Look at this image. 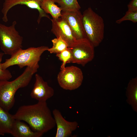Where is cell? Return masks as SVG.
<instances>
[{
    "instance_id": "cell-1",
    "label": "cell",
    "mask_w": 137,
    "mask_h": 137,
    "mask_svg": "<svg viewBox=\"0 0 137 137\" xmlns=\"http://www.w3.org/2000/svg\"><path fill=\"white\" fill-rule=\"evenodd\" d=\"M15 119L28 124L33 131L43 134L54 128L56 124L46 101L20 107L13 115Z\"/></svg>"
},
{
    "instance_id": "cell-2",
    "label": "cell",
    "mask_w": 137,
    "mask_h": 137,
    "mask_svg": "<svg viewBox=\"0 0 137 137\" xmlns=\"http://www.w3.org/2000/svg\"><path fill=\"white\" fill-rule=\"evenodd\" d=\"M39 64L27 66L23 73L14 80H0V106L9 111L15 102V95L17 90L28 85L33 76L37 71Z\"/></svg>"
},
{
    "instance_id": "cell-3",
    "label": "cell",
    "mask_w": 137,
    "mask_h": 137,
    "mask_svg": "<svg viewBox=\"0 0 137 137\" xmlns=\"http://www.w3.org/2000/svg\"><path fill=\"white\" fill-rule=\"evenodd\" d=\"M82 17L87 38L94 47L98 46L104 37L105 25L103 18L90 7L83 12Z\"/></svg>"
},
{
    "instance_id": "cell-4",
    "label": "cell",
    "mask_w": 137,
    "mask_h": 137,
    "mask_svg": "<svg viewBox=\"0 0 137 137\" xmlns=\"http://www.w3.org/2000/svg\"><path fill=\"white\" fill-rule=\"evenodd\" d=\"M49 48L47 46H43L30 47L25 49L21 48L1 63V67L5 70L14 65H18L20 68L36 65L39 64L42 54Z\"/></svg>"
},
{
    "instance_id": "cell-5",
    "label": "cell",
    "mask_w": 137,
    "mask_h": 137,
    "mask_svg": "<svg viewBox=\"0 0 137 137\" xmlns=\"http://www.w3.org/2000/svg\"><path fill=\"white\" fill-rule=\"evenodd\" d=\"M16 23L14 21L9 26L0 24V47L4 54L11 56L22 48L23 38L16 29Z\"/></svg>"
},
{
    "instance_id": "cell-6",
    "label": "cell",
    "mask_w": 137,
    "mask_h": 137,
    "mask_svg": "<svg viewBox=\"0 0 137 137\" xmlns=\"http://www.w3.org/2000/svg\"><path fill=\"white\" fill-rule=\"evenodd\" d=\"M69 48L72 56L71 63L83 66L94 59V47L87 38L77 40L75 43Z\"/></svg>"
},
{
    "instance_id": "cell-7",
    "label": "cell",
    "mask_w": 137,
    "mask_h": 137,
    "mask_svg": "<svg viewBox=\"0 0 137 137\" xmlns=\"http://www.w3.org/2000/svg\"><path fill=\"white\" fill-rule=\"evenodd\" d=\"M82 72L75 66L65 67L60 70L57 77L60 86L65 90H72L77 89L81 85L83 80Z\"/></svg>"
},
{
    "instance_id": "cell-8",
    "label": "cell",
    "mask_w": 137,
    "mask_h": 137,
    "mask_svg": "<svg viewBox=\"0 0 137 137\" xmlns=\"http://www.w3.org/2000/svg\"><path fill=\"white\" fill-rule=\"evenodd\" d=\"M61 14V17L66 21L76 40L87 38L83 25L82 14L79 10L62 11Z\"/></svg>"
},
{
    "instance_id": "cell-9",
    "label": "cell",
    "mask_w": 137,
    "mask_h": 137,
    "mask_svg": "<svg viewBox=\"0 0 137 137\" xmlns=\"http://www.w3.org/2000/svg\"><path fill=\"white\" fill-rule=\"evenodd\" d=\"M1 12L3 14L2 19L7 22L8 19L7 14L9 11L12 7L18 5H25L29 8L37 10L39 12L37 22L39 24L42 18L45 17L50 19L49 16L41 7L42 0H4Z\"/></svg>"
},
{
    "instance_id": "cell-10",
    "label": "cell",
    "mask_w": 137,
    "mask_h": 137,
    "mask_svg": "<svg viewBox=\"0 0 137 137\" xmlns=\"http://www.w3.org/2000/svg\"><path fill=\"white\" fill-rule=\"evenodd\" d=\"M50 20L52 22L51 31L57 38L61 37L67 43L69 47L73 45L77 40L65 20L61 17Z\"/></svg>"
},
{
    "instance_id": "cell-11",
    "label": "cell",
    "mask_w": 137,
    "mask_h": 137,
    "mask_svg": "<svg viewBox=\"0 0 137 137\" xmlns=\"http://www.w3.org/2000/svg\"><path fill=\"white\" fill-rule=\"evenodd\" d=\"M35 78V82L30 96L38 101H46L53 96L54 90L39 74H36Z\"/></svg>"
},
{
    "instance_id": "cell-12",
    "label": "cell",
    "mask_w": 137,
    "mask_h": 137,
    "mask_svg": "<svg viewBox=\"0 0 137 137\" xmlns=\"http://www.w3.org/2000/svg\"><path fill=\"white\" fill-rule=\"evenodd\" d=\"M57 126L55 137H68L71 136L72 132L78 127V124L75 121L69 122L66 120L61 112L56 109L52 112Z\"/></svg>"
},
{
    "instance_id": "cell-13",
    "label": "cell",
    "mask_w": 137,
    "mask_h": 137,
    "mask_svg": "<svg viewBox=\"0 0 137 137\" xmlns=\"http://www.w3.org/2000/svg\"><path fill=\"white\" fill-rule=\"evenodd\" d=\"M30 127L21 121L15 119L11 134L15 137H40L43 135Z\"/></svg>"
},
{
    "instance_id": "cell-14",
    "label": "cell",
    "mask_w": 137,
    "mask_h": 137,
    "mask_svg": "<svg viewBox=\"0 0 137 137\" xmlns=\"http://www.w3.org/2000/svg\"><path fill=\"white\" fill-rule=\"evenodd\" d=\"M0 106V135L11 134L15 119L13 115Z\"/></svg>"
},
{
    "instance_id": "cell-15",
    "label": "cell",
    "mask_w": 137,
    "mask_h": 137,
    "mask_svg": "<svg viewBox=\"0 0 137 137\" xmlns=\"http://www.w3.org/2000/svg\"><path fill=\"white\" fill-rule=\"evenodd\" d=\"M126 101L132 109L137 112V78H132L129 81L126 89Z\"/></svg>"
},
{
    "instance_id": "cell-16",
    "label": "cell",
    "mask_w": 137,
    "mask_h": 137,
    "mask_svg": "<svg viewBox=\"0 0 137 137\" xmlns=\"http://www.w3.org/2000/svg\"><path fill=\"white\" fill-rule=\"evenodd\" d=\"M55 3V0H42L40 6L46 14H49L52 19L56 20L61 17L62 10Z\"/></svg>"
},
{
    "instance_id": "cell-17",
    "label": "cell",
    "mask_w": 137,
    "mask_h": 137,
    "mask_svg": "<svg viewBox=\"0 0 137 137\" xmlns=\"http://www.w3.org/2000/svg\"><path fill=\"white\" fill-rule=\"evenodd\" d=\"M52 47L47 50L50 54L59 53L69 47L67 43L61 37L52 39Z\"/></svg>"
},
{
    "instance_id": "cell-18",
    "label": "cell",
    "mask_w": 137,
    "mask_h": 137,
    "mask_svg": "<svg viewBox=\"0 0 137 137\" xmlns=\"http://www.w3.org/2000/svg\"><path fill=\"white\" fill-rule=\"evenodd\" d=\"M62 11H74L79 10L81 7L77 0H55Z\"/></svg>"
},
{
    "instance_id": "cell-19",
    "label": "cell",
    "mask_w": 137,
    "mask_h": 137,
    "mask_svg": "<svg viewBox=\"0 0 137 137\" xmlns=\"http://www.w3.org/2000/svg\"><path fill=\"white\" fill-rule=\"evenodd\" d=\"M56 54V57L62 62L60 67V70L65 68L66 64L71 63L72 56V52L69 47L61 53Z\"/></svg>"
},
{
    "instance_id": "cell-20",
    "label": "cell",
    "mask_w": 137,
    "mask_h": 137,
    "mask_svg": "<svg viewBox=\"0 0 137 137\" xmlns=\"http://www.w3.org/2000/svg\"><path fill=\"white\" fill-rule=\"evenodd\" d=\"M130 21L136 23L137 22V12L127 11L122 18L117 20L116 23L119 24L125 21Z\"/></svg>"
},
{
    "instance_id": "cell-21",
    "label": "cell",
    "mask_w": 137,
    "mask_h": 137,
    "mask_svg": "<svg viewBox=\"0 0 137 137\" xmlns=\"http://www.w3.org/2000/svg\"><path fill=\"white\" fill-rule=\"evenodd\" d=\"M4 54V53L0 52V80H8L12 77L11 72L7 69H3L1 66L2 58Z\"/></svg>"
},
{
    "instance_id": "cell-22",
    "label": "cell",
    "mask_w": 137,
    "mask_h": 137,
    "mask_svg": "<svg viewBox=\"0 0 137 137\" xmlns=\"http://www.w3.org/2000/svg\"><path fill=\"white\" fill-rule=\"evenodd\" d=\"M128 10L137 12V0H132L128 5Z\"/></svg>"
}]
</instances>
